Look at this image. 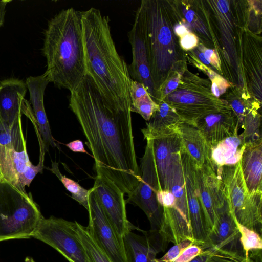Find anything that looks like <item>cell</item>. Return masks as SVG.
<instances>
[{
	"instance_id": "obj_1",
	"label": "cell",
	"mask_w": 262,
	"mask_h": 262,
	"mask_svg": "<svg viewBox=\"0 0 262 262\" xmlns=\"http://www.w3.org/2000/svg\"><path fill=\"white\" fill-rule=\"evenodd\" d=\"M69 106L85 137L96 173L110 179L128 196L141 178L131 113L106 105L87 74L70 93Z\"/></svg>"
},
{
	"instance_id": "obj_2",
	"label": "cell",
	"mask_w": 262,
	"mask_h": 262,
	"mask_svg": "<svg viewBox=\"0 0 262 262\" xmlns=\"http://www.w3.org/2000/svg\"><path fill=\"white\" fill-rule=\"evenodd\" d=\"M80 13L86 74L106 105L131 113L132 79L113 40L109 17L94 7Z\"/></svg>"
},
{
	"instance_id": "obj_3",
	"label": "cell",
	"mask_w": 262,
	"mask_h": 262,
	"mask_svg": "<svg viewBox=\"0 0 262 262\" xmlns=\"http://www.w3.org/2000/svg\"><path fill=\"white\" fill-rule=\"evenodd\" d=\"M42 54L50 82L70 93L86 74L80 11L63 9L48 22Z\"/></svg>"
},
{
	"instance_id": "obj_4",
	"label": "cell",
	"mask_w": 262,
	"mask_h": 262,
	"mask_svg": "<svg viewBox=\"0 0 262 262\" xmlns=\"http://www.w3.org/2000/svg\"><path fill=\"white\" fill-rule=\"evenodd\" d=\"M142 15L148 60L157 91L168 74L186 63L173 26L180 13L176 1L142 0Z\"/></svg>"
},
{
	"instance_id": "obj_5",
	"label": "cell",
	"mask_w": 262,
	"mask_h": 262,
	"mask_svg": "<svg viewBox=\"0 0 262 262\" xmlns=\"http://www.w3.org/2000/svg\"><path fill=\"white\" fill-rule=\"evenodd\" d=\"M42 217L31 193L0 179V242L32 237Z\"/></svg>"
},
{
	"instance_id": "obj_6",
	"label": "cell",
	"mask_w": 262,
	"mask_h": 262,
	"mask_svg": "<svg viewBox=\"0 0 262 262\" xmlns=\"http://www.w3.org/2000/svg\"><path fill=\"white\" fill-rule=\"evenodd\" d=\"M209 79L200 77L185 69L176 89L163 100L184 122L193 125L201 117L228 105L211 92Z\"/></svg>"
},
{
	"instance_id": "obj_7",
	"label": "cell",
	"mask_w": 262,
	"mask_h": 262,
	"mask_svg": "<svg viewBox=\"0 0 262 262\" xmlns=\"http://www.w3.org/2000/svg\"><path fill=\"white\" fill-rule=\"evenodd\" d=\"M214 168L223 183L228 205L234 217L238 223L261 236L262 195H253L248 191L240 161L234 165Z\"/></svg>"
},
{
	"instance_id": "obj_8",
	"label": "cell",
	"mask_w": 262,
	"mask_h": 262,
	"mask_svg": "<svg viewBox=\"0 0 262 262\" xmlns=\"http://www.w3.org/2000/svg\"><path fill=\"white\" fill-rule=\"evenodd\" d=\"M146 141L139 168L140 181L125 201L126 203L134 204L141 208L149 221L150 230L159 231L162 223L163 208L158 202V196L162 191L154 157L153 139Z\"/></svg>"
},
{
	"instance_id": "obj_9",
	"label": "cell",
	"mask_w": 262,
	"mask_h": 262,
	"mask_svg": "<svg viewBox=\"0 0 262 262\" xmlns=\"http://www.w3.org/2000/svg\"><path fill=\"white\" fill-rule=\"evenodd\" d=\"M32 237L50 246L69 262H90L78 234L76 222L43 216Z\"/></svg>"
},
{
	"instance_id": "obj_10",
	"label": "cell",
	"mask_w": 262,
	"mask_h": 262,
	"mask_svg": "<svg viewBox=\"0 0 262 262\" xmlns=\"http://www.w3.org/2000/svg\"><path fill=\"white\" fill-rule=\"evenodd\" d=\"M89 196V228L111 262H127L123 237L106 216L92 188Z\"/></svg>"
},
{
	"instance_id": "obj_11",
	"label": "cell",
	"mask_w": 262,
	"mask_h": 262,
	"mask_svg": "<svg viewBox=\"0 0 262 262\" xmlns=\"http://www.w3.org/2000/svg\"><path fill=\"white\" fill-rule=\"evenodd\" d=\"M91 188L106 216L123 237L134 227L127 219L124 193L112 181L98 173Z\"/></svg>"
},
{
	"instance_id": "obj_12",
	"label": "cell",
	"mask_w": 262,
	"mask_h": 262,
	"mask_svg": "<svg viewBox=\"0 0 262 262\" xmlns=\"http://www.w3.org/2000/svg\"><path fill=\"white\" fill-rule=\"evenodd\" d=\"M131 46L132 60L128 67L132 80L142 83L156 101V90L154 85L148 63L143 18L140 7L136 11L134 22L128 33Z\"/></svg>"
},
{
	"instance_id": "obj_13",
	"label": "cell",
	"mask_w": 262,
	"mask_h": 262,
	"mask_svg": "<svg viewBox=\"0 0 262 262\" xmlns=\"http://www.w3.org/2000/svg\"><path fill=\"white\" fill-rule=\"evenodd\" d=\"M180 154L185 182L192 237L194 242L203 243L207 239L209 232L196 189V164L182 145Z\"/></svg>"
},
{
	"instance_id": "obj_14",
	"label": "cell",
	"mask_w": 262,
	"mask_h": 262,
	"mask_svg": "<svg viewBox=\"0 0 262 262\" xmlns=\"http://www.w3.org/2000/svg\"><path fill=\"white\" fill-rule=\"evenodd\" d=\"M193 125L202 134L210 150L222 140L238 134L239 128L238 118L228 105L201 117Z\"/></svg>"
},
{
	"instance_id": "obj_15",
	"label": "cell",
	"mask_w": 262,
	"mask_h": 262,
	"mask_svg": "<svg viewBox=\"0 0 262 262\" xmlns=\"http://www.w3.org/2000/svg\"><path fill=\"white\" fill-rule=\"evenodd\" d=\"M217 220L208 234L206 242L201 246L206 249L222 250L244 256L240 233L228 203L218 210Z\"/></svg>"
},
{
	"instance_id": "obj_16",
	"label": "cell",
	"mask_w": 262,
	"mask_h": 262,
	"mask_svg": "<svg viewBox=\"0 0 262 262\" xmlns=\"http://www.w3.org/2000/svg\"><path fill=\"white\" fill-rule=\"evenodd\" d=\"M142 235L129 231L123 237L127 262H157V255L168 244L158 231L140 230Z\"/></svg>"
},
{
	"instance_id": "obj_17",
	"label": "cell",
	"mask_w": 262,
	"mask_h": 262,
	"mask_svg": "<svg viewBox=\"0 0 262 262\" xmlns=\"http://www.w3.org/2000/svg\"><path fill=\"white\" fill-rule=\"evenodd\" d=\"M50 81L45 74L26 78V84L30 94L34 119L43 141L45 151L50 146L57 147L53 138L45 111L43 97L46 88Z\"/></svg>"
},
{
	"instance_id": "obj_18",
	"label": "cell",
	"mask_w": 262,
	"mask_h": 262,
	"mask_svg": "<svg viewBox=\"0 0 262 262\" xmlns=\"http://www.w3.org/2000/svg\"><path fill=\"white\" fill-rule=\"evenodd\" d=\"M27 88L26 83L18 79L0 81V115L10 125L21 117Z\"/></svg>"
},
{
	"instance_id": "obj_19",
	"label": "cell",
	"mask_w": 262,
	"mask_h": 262,
	"mask_svg": "<svg viewBox=\"0 0 262 262\" xmlns=\"http://www.w3.org/2000/svg\"><path fill=\"white\" fill-rule=\"evenodd\" d=\"M157 110L153 113L145 127L141 129L144 139H155L179 133V127L184 121L163 100L156 102Z\"/></svg>"
},
{
	"instance_id": "obj_20",
	"label": "cell",
	"mask_w": 262,
	"mask_h": 262,
	"mask_svg": "<svg viewBox=\"0 0 262 262\" xmlns=\"http://www.w3.org/2000/svg\"><path fill=\"white\" fill-rule=\"evenodd\" d=\"M240 165L249 193L262 195V141L245 144Z\"/></svg>"
},
{
	"instance_id": "obj_21",
	"label": "cell",
	"mask_w": 262,
	"mask_h": 262,
	"mask_svg": "<svg viewBox=\"0 0 262 262\" xmlns=\"http://www.w3.org/2000/svg\"><path fill=\"white\" fill-rule=\"evenodd\" d=\"M179 129L182 146L196 166L201 167L210 162V148L199 130L185 122L180 124Z\"/></svg>"
},
{
	"instance_id": "obj_22",
	"label": "cell",
	"mask_w": 262,
	"mask_h": 262,
	"mask_svg": "<svg viewBox=\"0 0 262 262\" xmlns=\"http://www.w3.org/2000/svg\"><path fill=\"white\" fill-rule=\"evenodd\" d=\"M181 145L179 133L153 139V149L157 173L162 193H168L167 178L172 154Z\"/></svg>"
},
{
	"instance_id": "obj_23",
	"label": "cell",
	"mask_w": 262,
	"mask_h": 262,
	"mask_svg": "<svg viewBox=\"0 0 262 262\" xmlns=\"http://www.w3.org/2000/svg\"><path fill=\"white\" fill-rule=\"evenodd\" d=\"M180 148L171 157L167 178L168 191L174 198L175 207L190 221Z\"/></svg>"
},
{
	"instance_id": "obj_24",
	"label": "cell",
	"mask_w": 262,
	"mask_h": 262,
	"mask_svg": "<svg viewBox=\"0 0 262 262\" xmlns=\"http://www.w3.org/2000/svg\"><path fill=\"white\" fill-rule=\"evenodd\" d=\"M245 146L242 134L228 137L210 150V161L215 168L234 165L240 161Z\"/></svg>"
},
{
	"instance_id": "obj_25",
	"label": "cell",
	"mask_w": 262,
	"mask_h": 262,
	"mask_svg": "<svg viewBox=\"0 0 262 262\" xmlns=\"http://www.w3.org/2000/svg\"><path fill=\"white\" fill-rule=\"evenodd\" d=\"M225 93L226 98L224 100L237 116L239 128L248 112L261 107V102L253 96L245 86L232 84Z\"/></svg>"
},
{
	"instance_id": "obj_26",
	"label": "cell",
	"mask_w": 262,
	"mask_h": 262,
	"mask_svg": "<svg viewBox=\"0 0 262 262\" xmlns=\"http://www.w3.org/2000/svg\"><path fill=\"white\" fill-rule=\"evenodd\" d=\"M177 4L180 14L189 26L191 32L193 31L194 34L198 37L199 40H202L203 43L204 41L208 42V45L213 41L212 36L210 34V32L207 27L209 26L208 17L206 20H204L205 18V9L203 10V8L199 4V8L195 6V8L192 4H190L189 1H177ZM198 5V4H197Z\"/></svg>"
},
{
	"instance_id": "obj_27",
	"label": "cell",
	"mask_w": 262,
	"mask_h": 262,
	"mask_svg": "<svg viewBox=\"0 0 262 262\" xmlns=\"http://www.w3.org/2000/svg\"><path fill=\"white\" fill-rule=\"evenodd\" d=\"M130 111L139 114L146 121L149 120L158 107L144 85L131 80L130 84Z\"/></svg>"
},
{
	"instance_id": "obj_28",
	"label": "cell",
	"mask_w": 262,
	"mask_h": 262,
	"mask_svg": "<svg viewBox=\"0 0 262 262\" xmlns=\"http://www.w3.org/2000/svg\"><path fill=\"white\" fill-rule=\"evenodd\" d=\"M195 181L199 199L209 233L214 227L217 222V212L212 197L209 191L203 169L202 167L197 166L196 165Z\"/></svg>"
},
{
	"instance_id": "obj_29",
	"label": "cell",
	"mask_w": 262,
	"mask_h": 262,
	"mask_svg": "<svg viewBox=\"0 0 262 262\" xmlns=\"http://www.w3.org/2000/svg\"><path fill=\"white\" fill-rule=\"evenodd\" d=\"M0 146L21 151L26 148L23 133L21 117L10 125L0 115Z\"/></svg>"
},
{
	"instance_id": "obj_30",
	"label": "cell",
	"mask_w": 262,
	"mask_h": 262,
	"mask_svg": "<svg viewBox=\"0 0 262 262\" xmlns=\"http://www.w3.org/2000/svg\"><path fill=\"white\" fill-rule=\"evenodd\" d=\"M78 234L90 262H111L93 238L88 227L76 221Z\"/></svg>"
},
{
	"instance_id": "obj_31",
	"label": "cell",
	"mask_w": 262,
	"mask_h": 262,
	"mask_svg": "<svg viewBox=\"0 0 262 262\" xmlns=\"http://www.w3.org/2000/svg\"><path fill=\"white\" fill-rule=\"evenodd\" d=\"M51 166V168H46L56 176L67 190L71 193L72 198L88 210L90 189L84 188L76 181L63 175L59 170L58 163L52 162Z\"/></svg>"
},
{
	"instance_id": "obj_32",
	"label": "cell",
	"mask_w": 262,
	"mask_h": 262,
	"mask_svg": "<svg viewBox=\"0 0 262 262\" xmlns=\"http://www.w3.org/2000/svg\"><path fill=\"white\" fill-rule=\"evenodd\" d=\"M188 60L199 69L205 73L211 82V92L217 98L224 94L227 89L232 84L228 82L221 75L216 73L214 70L202 63L189 51H187Z\"/></svg>"
},
{
	"instance_id": "obj_33",
	"label": "cell",
	"mask_w": 262,
	"mask_h": 262,
	"mask_svg": "<svg viewBox=\"0 0 262 262\" xmlns=\"http://www.w3.org/2000/svg\"><path fill=\"white\" fill-rule=\"evenodd\" d=\"M258 109H254L245 116L241 128L242 134L245 144L262 141L260 130L261 115Z\"/></svg>"
},
{
	"instance_id": "obj_34",
	"label": "cell",
	"mask_w": 262,
	"mask_h": 262,
	"mask_svg": "<svg viewBox=\"0 0 262 262\" xmlns=\"http://www.w3.org/2000/svg\"><path fill=\"white\" fill-rule=\"evenodd\" d=\"M234 220L241 235L240 241L244 256L247 257L248 252L251 251L262 249L261 236L238 223L235 218Z\"/></svg>"
},
{
	"instance_id": "obj_35",
	"label": "cell",
	"mask_w": 262,
	"mask_h": 262,
	"mask_svg": "<svg viewBox=\"0 0 262 262\" xmlns=\"http://www.w3.org/2000/svg\"><path fill=\"white\" fill-rule=\"evenodd\" d=\"M186 63L177 67L169 72L167 77L157 91L156 102L163 100L178 86L183 72L187 69Z\"/></svg>"
},
{
	"instance_id": "obj_36",
	"label": "cell",
	"mask_w": 262,
	"mask_h": 262,
	"mask_svg": "<svg viewBox=\"0 0 262 262\" xmlns=\"http://www.w3.org/2000/svg\"><path fill=\"white\" fill-rule=\"evenodd\" d=\"M210 254L206 262H242L244 256L239 254L210 249Z\"/></svg>"
},
{
	"instance_id": "obj_37",
	"label": "cell",
	"mask_w": 262,
	"mask_h": 262,
	"mask_svg": "<svg viewBox=\"0 0 262 262\" xmlns=\"http://www.w3.org/2000/svg\"><path fill=\"white\" fill-rule=\"evenodd\" d=\"M194 244L192 239H185L174 245L162 257L157 258V262H173L187 247Z\"/></svg>"
},
{
	"instance_id": "obj_38",
	"label": "cell",
	"mask_w": 262,
	"mask_h": 262,
	"mask_svg": "<svg viewBox=\"0 0 262 262\" xmlns=\"http://www.w3.org/2000/svg\"><path fill=\"white\" fill-rule=\"evenodd\" d=\"M197 47L203 53L206 59L210 64L211 69L212 68H214L221 72V60L217 50L214 49L207 48L201 42H199Z\"/></svg>"
},
{
	"instance_id": "obj_39",
	"label": "cell",
	"mask_w": 262,
	"mask_h": 262,
	"mask_svg": "<svg viewBox=\"0 0 262 262\" xmlns=\"http://www.w3.org/2000/svg\"><path fill=\"white\" fill-rule=\"evenodd\" d=\"M203 251L201 246L193 244L186 248L173 262H190Z\"/></svg>"
},
{
	"instance_id": "obj_40",
	"label": "cell",
	"mask_w": 262,
	"mask_h": 262,
	"mask_svg": "<svg viewBox=\"0 0 262 262\" xmlns=\"http://www.w3.org/2000/svg\"><path fill=\"white\" fill-rule=\"evenodd\" d=\"M179 39L180 47L182 50L186 51L193 49L199 43V38L191 32L187 33Z\"/></svg>"
},
{
	"instance_id": "obj_41",
	"label": "cell",
	"mask_w": 262,
	"mask_h": 262,
	"mask_svg": "<svg viewBox=\"0 0 262 262\" xmlns=\"http://www.w3.org/2000/svg\"><path fill=\"white\" fill-rule=\"evenodd\" d=\"M66 145L73 152L89 154L84 148L82 141L80 140H74Z\"/></svg>"
},
{
	"instance_id": "obj_42",
	"label": "cell",
	"mask_w": 262,
	"mask_h": 262,
	"mask_svg": "<svg viewBox=\"0 0 262 262\" xmlns=\"http://www.w3.org/2000/svg\"><path fill=\"white\" fill-rule=\"evenodd\" d=\"M10 2L11 1L9 0L0 1V27H1L4 23L6 7L7 4Z\"/></svg>"
},
{
	"instance_id": "obj_43",
	"label": "cell",
	"mask_w": 262,
	"mask_h": 262,
	"mask_svg": "<svg viewBox=\"0 0 262 262\" xmlns=\"http://www.w3.org/2000/svg\"><path fill=\"white\" fill-rule=\"evenodd\" d=\"M242 262H257L253 259H252L251 258L249 257L248 256L246 257H244L243 260Z\"/></svg>"
}]
</instances>
